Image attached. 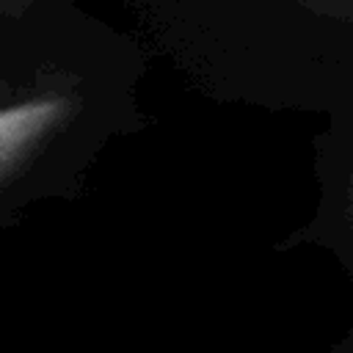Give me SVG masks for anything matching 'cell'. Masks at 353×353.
Masks as SVG:
<instances>
[{"label": "cell", "mask_w": 353, "mask_h": 353, "mask_svg": "<svg viewBox=\"0 0 353 353\" xmlns=\"http://www.w3.org/2000/svg\"><path fill=\"white\" fill-rule=\"evenodd\" d=\"M72 102L61 94H41L0 105V182L17 174L36 149L63 124Z\"/></svg>", "instance_id": "6da1fadb"}, {"label": "cell", "mask_w": 353, "mask_h": 353, "mask_svg": "<svg viewBox=\"0 0 353 353\" xmlns=\"http://www.w3.org/2000/svg\"><path fill=\"white\" fill-rule=\"evenodd\" d=\"M6 94H8V85L0 80V105H6Z\"/></svg>", "instance_id": "7a4b0ae2"}]
</instances>
